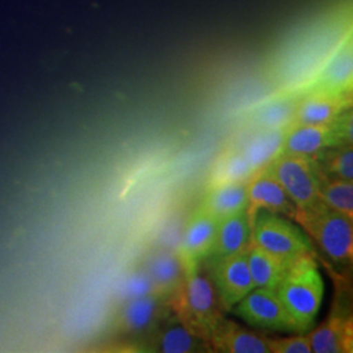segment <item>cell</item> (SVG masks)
Returning <instances> with one entry per match:
<instances>
[{
	"label": "cell",
	"instance_id": "1",
	"mask_svg": "<svg viewBox=\"0 0 353 353\" xmlns=\"http://www.w3.org/2000/svg\"><path fill=\"white\" fill-rule=\"evenodd\" d=\"M275 290L293 332L306 334L316 326L325 297V281L313 254H303L293 261Z\"/></svg>",
	"mask_w": 353,
	"mask_h": 353
},
{
	"label": "cell",
	"instance_id": "2",
	"mask_svg": "<svg viewBox=\"0 0 353 353\" xmlns=\"http://www.w3.org/2000/svg\"><path fill=\"white\" fill-rule=\"evenodd\" d=\"M169 305L176 319L207 343L225 318L214 285L202 276L199 265L185 268V279L169 300Z\"/></svg>",
	"mask_w": 353,
	"mask_h": 353
},
{
	"label": "cell",
	"instance_id": "3",
	"mask_svg": "<svg viewBox=\"0 0 353 353\" xmlns=\"http://www.w3.org/2000/svg\"><path fill=\"white\" fill-rule=\"evenodd\" d=\"M293 221L303 228L331 262L351 265L353 261V219L318 202L307 210L296 211Z\"/></svg>",
	"mask_w": 353,
	"mask_h": 353
},
{
	"label": "cell",
	"instance_id": "4",
	"mask_svg": "<svg viewBox=\"0 0 353 353\" xmlns=\"http://www.w3.org/2000/svg\"><path fill=\"white\" fill-rule=\"evenodd\" d=\"M252 241L259 248L290 262L303 254L314 252L310 239L290 219L267 211H259L255 216Z\"/></svg>",
	"mask_w": 353,
	"mask_h": 353
},
{
	"label": "cell",
	"instance_id": "5",
	"mask_svg": "<svg viewBox=\"0 0 353 353\" xmlns=\"http://www.w3.org/2000/svg\"><path fill=\"white\" fill-rule=\"evenodd\" d=\"M268 168L294 203L296 211L307 210L322 202L319 198V176L312 157L280 153Z\"/></svg>",
	"mask_w": 353,
	"mask_h": 353
},
{
	"label": "cell",
	"instance_id": "6",
	"mask_svg": "<svg viewBox=\"0 0 353 353\" xmlns=\"http://www.w3.org/2000/svg\"><path fill=\"white\" fill-rule=\"evenodd\" d=\"M212 285L221 309L232 312L255 285L246 259V250L214 259Z\"/></svg>",
	"mask_w": 353,
	"mask_h": 353
},
{
	"label": "cell",
	"instance_id": "7",
	"mask_svg": "<svg viewBox=\"0 0 353 353\" xmlns=\"http://www.w3.org/2000/svg\"><path fill=\"white\" fill-rule=\"evenodd\" d=\"M248 199L249 204L246 214L250 228L259 211L281 214L292 221L296 214V205L292 202L285 190L281 188L278 179L271 173L268 164L252 173L248 181Z\"/></svg>",
	"mask_w": 353,
	"mask_h": 353
},
{
	"label": "cell",
	"instance_id": "8",
	"mask_svg": "<svg viewBox=\"0 0 353 353\" xmlns=\"http://www.w3.org/2000/svg\"><path fill=\"white\" fill-rule=\"evenodd\" d=\"M232 312L255 327L293 332L290 316L275 290L254 288Z\"/></svg>",
	"mask_w": 353,
	"mask_h": 353
},
{
	"label": "cell",
	"instance_id": "9",
	"mask_svg": "<svg viewBox=\"0 0 353 353\" xmlns=\"http://www.w3.org/2000/svg\"><path fill=\"white\" fill-rule=\"evenodd\" d=\"M139 347L140 351L153 353L212 352L208 343L185 327L173 312L141 338Z\"/></svg>",
	"mask_w": 353,
	"mask_h": 353
},
{
	"label": "cell",
	"instance_id": "10",
	"mask_svg": "<svg viewBox=\"0 0 353 353\" xmlns=\"http://www.w3.org/2000/svg\"><path fill=\"white\" fill-rule=\"evenodd\" d=\"M217 223L216 217L201 207L190 217L181 243L176 248L183 268L199 265L203 259L210 256L214 248Z\"/></svg>",
	"mask_w": 353,
	"mask_h": 353
},
{
	"label": "cell",
	"instance_id": "11",
	"mask_svg": "<svg viewBox=\"0 0 353 353\" xmlns=\"http://www.w3.org/2000/svg\"><path fill=\"white\" fill-rule=\"evenodd\" d=\"M172 312L169 300L151 294L125 301L119 316V327L130 335L144 338Z\"/></svg>",
	"mask_w": 353,
	"mask_h": 353
},
{
	"label": "cell",
	"instance_id": "12",
	"mask_svg": "<svg viewBox=\"0 0 353 353\" xmlns=\"http://www.w3.org/2000/svg\"><path fill=\"white\" fill-rule=\"evenodd\" d=\"M312 353H352L353 322L348 313L335 309L319 326L306 332Z\"/></svg>",
	"mask_w": 353,
	"mask_h": 353
},
{
	"label": "cell",
	"instance_id": "13",
	"mask_svg": "<svg viewBox=\"0 0 353 353\" xmlns=\"http://www.w3.org/2000/svg\"><path fill=\"white\" fill-rule=\"evenodd\" d=\"M208 344L212 352L270 353L268 336L242 327L227 316L214 330Z\"/></svg>",
	"mask_w": 353,
	"mask_h": 353
},
{
	"label": "cell",
	"instance_id": "14",
	"mask_svg": "<svg viewBox=\"0 0 353 353\" xmlns=\"http://www.w3.org/2000/svg\"><path fill=\"white\" fill-rule=\"evenodd\" d=\"M150 275L156 293L170 300L185 279V268L176 250L153 252L143 265Z\"/></svg>",
	"mask_w": 353,
	"mask_h": 353
},
{
	"label": "cell",
	"instance_id": "15",
	"mask_svg": "<svg viewBox=\"0 0 353 353\" xmlns=\"http://www.w3.org/2000/svg\"><path fill=\"white\" fill-rule=\"evenodd\" d=\"M252 241V228L246 211L220 219L216 229L214 248L208 258L219 259L245 252Z\"/></svg>",
	"mask_w": 353,
	"mask_h": 353
},
{
	"label": "cell",
	"instance_id": "16",
	"mask_svg": "<svg viewBox=\"0 0 353 353\" xmlns=\"http://www.w3.org/2000/svg\"><path fill=\"white\" fill-rule=\"evenodd\" d=\"M327 147H334L330 123L326 125L293 123L285 134L281 153L313 157L318 152Z\"/></svg>",
	"mask_w": 353,
	"mask_h": 353
},
{
	"label": "cell",
	"instance_id": "17",
	"mask_svg": "<svg viewBox=\"0 0 353 353\" xmlns=\"http://www.w3.org/2000/svg\"><path fill=\"white\" fill-rule=\"evenodd\" d=\"M246 259L255 288L270 290H276L279 283L293 263L259 248L252 241L246 249Z\"/></svg>",
	"mask_w": 353,
	"mask_h": 353
},
{
	"label": "cell",
	"instance_id": "18",
	"mask_svg": "<svg viewBox=\"0 0 353 353\" xmlns=\"http://www.w3.org/2000/svg\"><path fill=\"white\" fill-rule=\"evenodd\" d=\"M290 127L255 130L254 135L239 151L250 165L252 172L262 169L281 153L285 134Z\"/></svg>",
	"mask_w": 353,
	"mask_h": 353
},
{
	"label": "cell",
	"instance_id": "19",
	"mask_svg": "<svg viewBox=\"0 0 353 353\" xmlns=\"http://www.w3.org/2000/svg\"><path fill=\"white\" fill-rule=\"evenodd\" d=\"M248 204L249 199L246 181L207 190V194L199 207L220 220L230 214L246 211Z\"/></svg>",
	"mask_w": 353,
	"mask_h": 353
},
{
	"label": "cell",
	"instance_id": "20",
	"mask_svg": "<svg viewBox=\"0 0 353 353\" xmlns=\"http://www.w3.org/2000/svg\"><path fill=\"white\" fill-rule=\"evenodd\" d=\"M319 176L353 181L352 144L327 147L312 157Z\"/></svg>",
	"mask_w": 353,
	"mask_h": 353
},
{
	"label": "cell",
	"instance_id": "21",
	"mask_svg": "<svg viewBox=\"0 0 353 353\" xmlns=\"http://www.w3.org/2000/svg\"><path fill=\"white\" fill-rule=\"evenodd\" d=\"M252 169L239 150H228L214 163L208 176L207 189L224 185L246 182L252 176Z\"/></svg>",
	"mask_w": 353,
	"mask_h": 353
},
{
	"label": "cell",
	"instance_id": "22",
	"mask_svg": "<svg viewBox=\"0 0 353 353\" xmlns=\"http://www.w3.org/2000/svg\"><path fill=\"white\" fill-rule=\"evenodd\" d=\"M341 102L335 94L316 93L297 105L294 122L301 125H326L341 113Z\"/></svg>",
	"mask_w": 353,
	"mask_h": 353
},
{
	"label": "cell",
	"instance_id": "23",
	"mask_svg": "<svg viewBox=\"0 0 353 353\" xmlns=\"http://www.w3.org/2000/svg\"><path fill=\"white\" fill-rule=\"evenodd\" d=\"M352 81V51L351 49L338 52L327 63L319 79L321 93L336 94L348 88Z\"/></svg>",
	"mask_w": 353,
	"mask_h": 353
},
{
	"label": "cell",
	"instance_id": "24",
	"mask_svg": "<svg viewBox=\"0 0 353 353\" xmlns=\"http://www.w3.org/2000/svg\"><path fill=\"white\" fill-rule=\"evenodd\" d=\"M319 198L328 207L353 219V181L319 176Z\"/></svg>",
	"mask_w": 353,
	"mask_h": 353
},
{
	"label": "cell",
	"instance_id": "25",
	"mask_svg": "<svg viewBox=\"0 0 353 353\" xmlns=\"http://www.w3.org/2000/svg\"><path fill=\"white\" fill-rule=\"evenodd\" d=\"M296 109L297 105L290 100L270 102L252 115V126L255 130L292 126L294 122Z\"/></svg>",
	"mask_w": 353,
	"mask_h": 353
},
{
	"label": "cell",
	"instance_id": "26",
	"mask_svg": "<svg viewBox=\"0 0 353 353\" xmlns=\"http://www.w3.org/2000/svg\"><path fill=\"white\" fill-rule=\"evenodd\" d=\"M118 294L123 301L140 299L151 294H157L150 275L144 267L138 268L126 275L118 287Z\"/></svg>",
	"mask_w": 353,
	"mask_h": 353
},
{
	"label": "cell",
	"instance_id": "27",
	"mask_svg": "<svg viewBox=\"0 0 353 353\" xmlns=\"http://www.w3.org/2000/svg\"><path fill=\"white\" fill-rule=\"evenodd\" d=\"M270 353H312L306 334H297L290 338H268Z\"/></svg>",
	"mask_w": 353,
	"mask_h": 353
},
{
	"label": "cell",
	"instance_id": "28",
	"mask_svg": "<svg viewBox=\"0 0 353 353\" xmlns=\"http://www.w3.org/2000/svg\"><path fill=\"white\" fill-rule=\"evenodd\" d=\"M330 126L332 132L334 145L352 144V114H339L330 122Z\"/></svg>",
	"mask_w": 353,
	"mask_h": 353
}]
</instances>
